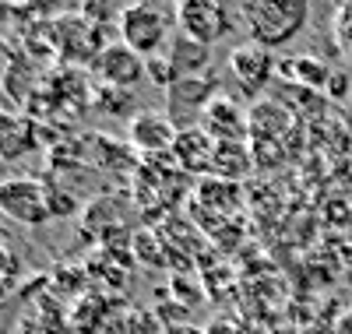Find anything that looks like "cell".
<instances>
[{
    "label": "cell",
    "instance_id": "cell-5",
    "mask_svg": "<svg viewBox=\"0 0 352 334\" xmlns=\"http://www.w3.org/2000/svg\"><path fill=\"white\" fill-rule=\"evenodd\" d=\"M173 18L180 25V36L212 46L232 28V11L219 0H180L173 8Z\"/></svg>",
    "mask_w": 352,
    "mask_h": 334
},
{
    "label": "cell",
    "instance_id": "cell-6",
    "mask_svg": "<svg viewBox=\"0 0 352 334\" xmlns=\"http://www.w3.org/2000/svg\"><path fill=\"white\" fill-rule=\"evenodd\" d=\"M229 71L236 78L240 92L247 99H257L275 74V56H272V49H264L257 43H240L229 49Z\"/></svg>",
    "mask_w": 352,
    "mask_h": 334
},
{
    "label": "cell",
    "instance_id": "cell-4",
    "mask_svg": "<svg viewBox=\"0 0 352 334\" xmlns=\"http://www.w3.org/2000/svg\"><path fill=\"white\" fill-rule=\"evenodd\" d=\"M0 211L21 225H46L50 215V197L46 183L32 176H14V179H0Z\"/></svg>",
    "mask_w": 352,
    "mask_h": 334
},
{
    "label": "cell",
    "instance_id": "cell-18",
    "mask_svg": "<svg viewBox=\"0 0 352 334\" xmlns=\"http://www.w3.org/2000/svg\"><path fill=\"white\" fill-rule=\"evenodd\" d=\"M134 250H138V260H141V264H155V267L166 264V257L159 254V250H162V247H159V239H155L148 229L134 232Z\"/></svg>",
    "mask_w": 352,
    "mask_h": 334
},
{
    "label": "cell",
    "instance_id": "cell-13",
    "mask_svg": "<svg viewBox=\"0 0 352 334\" xmlns=\"http://www.w3.org/2000/svg\"><path fill=\"white\" fill-rule=\"evenodd\" d=\"M250 151L243 141H222L215 144V162H212V172L219 179H229V183H236V176H243L250 169Z\"/></svg>",
    "mask_w": 352,
    "mask_h": 334
},
{
    "label": "cell",
    "instance_id": "cell-12",
    "mask_svg": "<svg viewBox=\"0 0 352 334\" xmlns=\"http://www.w3.org/2000/svg\"><path fill=\"white\" fill-rule=\"evenodd\" d=\"M166 56H169L176 78H204V71L212 67V46L187 39V36H176L166 46Z\"/></svg>",
    "mask_w": 352,
    "mask_h": 334
},
{
    "label": "cell",
    "instance_id": "cell-14",
    "mask_svg": "<svg viewBox=\"0 0 352 334\" xmlns=\"http://www.w3.org/2000/svg\"><path fill=\"white\" fill-rule=\"evenodd\" d=\"M8 60L11 64L4 71V88H8V96H14V102H25L28 92H32V85H36V71H32V64H28L21 53H14Z\"/></svg>",
    "mask_w": 352,
    "mask_h": 334
},
{
    "label": "cell",
    "instance_id": "cell-8",
    "mask_svg": "<svg viewBox=\"0 0 352 334\" xmlns=\"http://www.w3.org/2000/svg\"><path fill=\"white\" fill-rule=\"evenodd\" d=\"M176 131L169 124V116L166 113H138L131 120V127H127V144L138 148V151H148V155H162V151H169L176 144Z\"/></svg>",
    "mask_w": 352,
    "mask_h": 334
},
{
    "label": "cell",
    "instance_id": "cell-21",
    "mask_svg": "<svg viewBox=\"0 0 352 334\" xmlns=\"http://www.w3.org/2000/svg\"><path fill=\"white\" fill-rule=\"evenodd\" d=\"M8 53V39H4V32H0V56Z\"/></svg>",
    "mask_w": 352,
    "mask_h": 334
},
{
    "label": "cell",
    "instance_id": "cell-9",
    "mask_svg": "<svg viewBox=\"0 0 352 334\" xmlns=\"http://www.w3.org/2000/svg\"><path fill=\"white\" fill-rule=\"evenodd\" d=\"M201 131L212 141H243V134L250 131V116H243V109L232 102L229 96H219L201 116Z\"/></svg>",
    "mask_w": 352,
    "mask_h": 334
},
{
    "label": "cell",
    "instance_id": "cell-1",
    "mask_svg": "<svg viewBox=\"0 0 352 334\" xmlns=\"http://www.w3.org/2000/svg\"><path fill=\"white\" fill-rule=\"evenodd\" d=\"M307 14L310 8L303 0H243L240 4V18L247 21L250 43L264 49H278L292 43L303 32Z\"/></svg>",
    "mask_w": 352,
    "mask_h": 334
},
{
    "label": "cell",
    "instance_id": "cell-7",
    "mask_svg": "<svg viewBox=\"0 0 352 334\" xmlns=\"http://www.w3.org/2000/svg\"><path fill=\"white\" fill-rule=\"evenodd\" d=\"M92 71L102 78V85L124 88V92H131L141 78H148V74H144V56H138V53H134L131 46H124V43H109V46L92 60Z\"/></svg>",
    "mask_w": 352,
    "mask_h": 334
},
{
    "label": "cell",
    "instance_id": "cell-10",
    "mask_svg": "<svg viewBox=\"0 0 352 334\" xmlns=\"http://www.w3.org/2000/svg\"><path fill=\"white\" fill-rule=\"evenodd\" d=\"M39 148V127L21 113H0V159H21Z\"/></svg>",
    "mask_w": 352,
    "mask_h": 334
},
{
    "label": "cell",
    "instance_id": "cell-3",
    "mask_svg": "<svg viewBox=\"0 0 352 334\" xmlns=\"http://www.w3.org/2000/svg\"><path fill=\"white\" fill-rule=\"evenodd\" d=\"M166 11L155 4H127L120 21H116V32H120V43L131 46L138 56H159V49L166 46Z\"/></svg>",
    "mask_w": 352,
    "mask_h": 334
},
{
    "label": "cell",
    "instance_id": "cell-17",
    "mask_svg": "<svg viewBox=\"0 0 352 334\" xmlns=\"http://www.w3.org/2000/svg\"><path fill=\"white\" fill-rule=\"evenodd\" d=\"M144 74H148V78H152V85H159L162 92H166V88H173L176 81H180V78H176V71H173V64H169V56H166V53H159V56H148V60H144Z\"/></svg>",
    "mask_w": 352,
    "mask_h": 334
},
{
    "label": "cell",
    "instance_id": "cell-11",
    "mask_svg": "<svg viewBox=\"0 0 352 334\" xmlns=\"http://www.w3.org/2000/svg\"><path fill=\"white\" fill-rule=\"evenodd\" d=\"M215 144L219 141H212L201 127L180 131L176 134V144H173V159L180 162V169H187V172H204V169H212V162H215Z\"/></svg>",
    "mask_w": 352,
    "mask_h": 334
},
{
    "label": "cell",
    "instance_id": "cell-16",
    "mask_svg": "<svg viewBox=\"0 0 352 334\" xmlns=\"http://www.w3.org/2000/svg\"><path fill=\"white\" fill-rule=\"evenodd\" d=\"M92 102H96L102 113H109V116H124V109H127L134 99H131V92H124V88L96 85V88H92Z\"/></svg>",
    "mask_w": 352,
    "mask_h": 334
},
{
    "label": "cell",
    "instance_id": "cell-20",
    "mask_svg": "<svg viewBox=\"0 0 352 334\" xmlns=\"http://www.w3.org/2000/svg\"><path fill=\"white\" fill-rule=\"evenodd\" d=\"M187 282H190V278H180V275H176V278H173V296H176V299L184 296L187 302L201 299V289H197V285H187Z\"/></svg>",
    "mask_w": 352,
    "mask_h": 334
},
{
    "label": "cell",
    "instance_id": "cell-19",
    "mask_svg": "<svg viewBox=\"0 0 352 334\" xmlns=\"http://www.w3.org/2000/svg\"><path fill=\"white\" fill-rule=\"evenodd\" d=\"M46 197H50V215H53V219H64V215H74V211H78V201H74L71 194L56 190V187H50V183H46Z\"/></svg>",
    "mask_w": 352,
    "mask_h": 334
},
{
    "label": "cell",
    "instance_id": "cell-2",
    "mask_svg": "<svg viewBox=\"0 0 352 334\" xmlns=\"http://www.w3.org/2000/svg\"><path fill=\"white\" fill-rule=\"evenodd\" d=\"M219 78H180L173 88H166V116L176 131L201 127V116L219 99Z\"/></svg>",
    "mask_w": 352,
    "mask_h": 334
},
{
    "label": "cell",
    "instance_id": "cell-22",
    "mask_svg": "<svg viewBox=\"0 0 352 334\" xmlns=\"http://www.w3.org/2000/svg\"><path fill=\"white\" fill-rule=\"evenodd\" d=\"M4 219H8V215H4V211H0V222H4Z\"/></svg>",
    "mask_w": 352,
    "mask_h": 334
},
{
    "label": "cell",
    "instance_id": "cell-15",
    "mask_svg": "<svg viewBox=\"0 0 352 334\" xmlns=\"http://www.w3.org/2000/svg\"><path fill=\"white\" fill-rule=\"evenodd\" d=\"M85 148H92V155L99 166H120L127 162V148L124 141H113L106 134H92V137H85Z\"/></svg>",
    "mask_w": 352,
    "mask_h": 334
}]
</instances>
